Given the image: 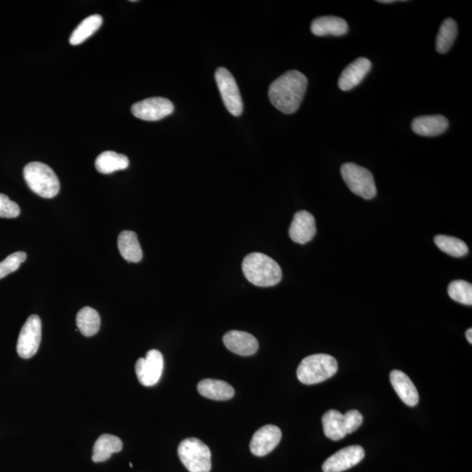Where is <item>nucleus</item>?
I'll list each match as a JSON object with an SVG mask.
<instances>
[{
	"label": "nucleus",
	"instance_id": "obj_1",
	"mask_svg": "<svg viewBox=\"0 0 472 472\" xmlns=\"http://www.w3.org/2000/svg\"><path fill=\"white\" fill-rule=\"evenodd\" d=\"M307 85V78L301 72L288 71L269 86L270 103L281 113L293 114L301 106Z\"/></svg>",
	"mask_w": 472,
	"mask_h": 472
},
{
	"label": "nucleus",
	"instance_id": "obj_2",
	"mask_svg": "<svg viewBox=\"0 0 472 472\" xmlns=\"http://www.w3.org/2000/svg\"><path fill=\"white\" fill-rule=\"evenodd\" d=\"M243 272L248 282L258 287L276 286L283 276L279 264L262 253L248 255L243 262Z\"/></svg>",
	"mask_w": 472,
	"mask_h": 472
},
{
	"label": "nucleus",
	"instance_id": "obj_3",
	"mask_svg": "<svg viewBox=\"0 0 472 472\" xmlns=\"http://www.w3.org/2000/svg\"><path fill=\"white\" fill-rule=\"evenodd\" d=\"M28 187L39 196L52 199L58 194L60 181L56 172L42 162H31L23 171Z\"/></svg>",
	"mask_w": 472,
	"mask_h": 472
},
{
	"label": "nucleus",
	"instance_id": "obj_4",
	"mask_svg": "<svg viewBox=\"0 0 472 472\" xmlns=\"http://www.w3.org/2000/svg\"><path fill=\"white\" fill-rule=\"evenodd\" d=\"M337 371L336 359L329 355L319 354L302 359L298 367L297 376L302 383L313 385L330 379Z\"/></svg>",
	"mask_w": 472,
	"mask_h": 472
},
{
	"label": "nucleus",
	"instance_id": "obj_5",
	"mask_svg": "<svg viewBox=\"0 0 472 472\" xmlns=\"http://www.w3.org/2000/svg\"><path fill=\"white\" fill-rule=\"evenodd\" d=\"M178 453L180 461L189 472H210V449L199 439H185L180 442Z\"/></svg>",
	"mask_w": 472,
	"mask_h": 472
},
{
	"label": "nucleus",
	"instance_id": "obj_6",
	"mask_svg": "<svg viewBox=\"0 0 472 472\" xmlns=\"http://www.w3.org/2000/svg\"><path fill=\"white\" fill-rule=\"evenodd\" d=\"M341 175L348 189L365 200L376 196L377 189L374 176L366 168L354 163L342 165Z\"/></svg>",
	"mask_w": 472,
	"mask_h": 472
},
{
	"label": "nucleus",
	"instance_id": "obj_7",
	"mask_svg": "<svg viewBox=\"0 0 472 472\" xmlns=\"http://www.w3.org/2000/svg\"><path fill=\"white\" fill-rule=\"evenodd\" d=\"M215 80L227 110L233 116H241L243 111V103L232 74L225 68H219L215 72Z\"/></svg>",
	"mask_w": 472,
	"mask_h": 472
},
{
	"label": "nucleus",
	"instance_id": "obj_8",
	"mask_svg": "<svg viewBox=\"0 0 472 472\" xmlns=\"http://www.w3.org/2000/svg\"><path fill=\"white\" fill-rule=\"evenodd\" d=\"M42 320L32 315L24 324L17 342V352L21 358L30 359L38 352L42 341Z\"/></svg>",
	"mask_w": 472,
	"mask_h": 472
},
{
	"label": "nucleus",
	"instance_id": "obj_9",
	"mask_svg": "<svg viewBox=\"0 0 472 472\" xmlns=\"http://www.w3.org/2000/svg\"><path fill=\"white\" fill-rule=\"evenodd\" d=\"M174 106L164 97H151L133 104L132 113L136 118L145 121H158L174 113Z\"/></svg>",
	"mask_w": 472,
	"mask_h": 472
},
{
	"label": "nucleus",
	"instance_id": "obj_10",
	"mask_svg": "<svg viewBox=\"0 0 472 472\" xmlns=\"http://www.w3.org/2000/svg\"><path fill=\"white\" fill-rule=\"evenodd\" d=\"M136 374L139 383L151 387L160 381L164 369V358L158 350H150L146 358H140L136 363Z\"/></svg>",
	"mask_w": 472,
	"mask_h": 472
},
{
	"label": "nucleus",
	"instance_id": "obj_11",
	"mask_svg": "<svg viewBox=\"0 0 472 472\" xmlns=\"http://www.w3.org/2000/svg\"><path fill=\"white\" fill-rule=\"evenodd\" d=\"M365 450L359 445L345 447L334 453L323 464L324 472H342L351 469L362 462Z\"/></svg>",
	"mask_w": 472,
	"mask_h": 472
},
{
	"label": "nucleus",
	"instance_id": "obj_12",
	"mask_svg": "<svg viewBox=\"0 0 472 472\" xmlns=\"http://www.w3.org/2000/svg\"><path fill=\"white\" fill-rule=\"evenodd\" d=\"M282 431L275 425H266L258 430L250 442L251 452L257 457H264L279 445Z\"/></svg>",
	"mask_w": 472,
	"mask_h": 472
},
{
	"label": "nucleus",
	"instance_id": "obj_13",
	"mask_svg": "<svg viewBox=\"0 0 472 472\" xmlns=\"http://www.w3.org/2000/svg\"><path fill=\"white\" fill-rule=\"evenodd\" d=\"M316 233L315 218L311 212L299 211L294 215L289 230V236L294 243H307L313 239Z\"/></svg>",
	"mask_w": 472,
	"mask_h": 472
},
{
	"label": "nucleus",
	"instance_id": "obj_14",
	"mask_svg": "<svg viewBox=\"0 0 472 472\" xmlns=\"http://www.w3.org/2000/svg\"><path fill=\"white\" fill-rule=\"evenodd\" d=\"M223 342L229 351L241 356L253 355L259 347L257 338L246 331H230L223 337Z\"/></svg>",
	"mask_w": 472,
	"mask_h": 472
},
{
	"label": "nucleus",
	"instance_id": "obj_15",
	"mask_svg": "<svg viewBox=\"0 0 472 472\" xmlns=\"http://www.w3.org/2000/svg\"><path fill=\"white\" fill-rule=\"evenodd\" d=\"M372 67V63L369 59L360 57L352 61L345 68L338 79V87L343 91H348L358 86Z\"/></svg>",
	"mask_w": 472,
	"mask_h": 472
},
{
	"label": "nucleus",
	"instance_id": "obj_16",
	"mask_svg": "<svg viewBox=\"0 0 472 472\" xmlns=\"http://www.w3.org/2000/svg\"><path fill=\"white\" fill-rule=\"evenodd\" d=\"M390 383L396 393L406 405L414 407L419 402V395L416 385L406 374L400 370L390 373Z\"/></svg>",
	"mask_w": 472,
	"mask_h": 472
},
{
	"label": "nucleus",
	"instance_id": "obj_17",
	"mask_svg": "<svg viewBox=\"0 0 472 472\" xmlns=\"http://www.w3.org/2000/svg\"><path fill=\"white\" fill-rule=\"evenodd\" d=\"M412 126L413 132L417 135L437 136L446 132L449 127V121L442 115L421 116L414 118Z\"/></svg>",
	"mask_w": 472,
	"mask_h": 472
},
{
	"label": "nucleus",
	"instance_id": "obj_18",
	"mask_svg": "<svg viewBox=\"0 0 472 472\" xmlns=\"http://www.w3.org/2000/svg\"><path fill=\"white\" fill-rule=\"evenodd\" d=\"M324 432L331 440L338 441L349 434L345 414L338 410L331 409L322 418Z\"/></svg>",
	"mask_w": 472,
	"mask_h": 472
},
{
	"label": "nucleus",
	"instance_id": "obj_19",
	"mask_svg": "<svg viewBox=\"0 0 472 472\" xmlns=\"http://www.w3.org/2000/svg\"><path fill=\"white\" fill-rule=\"evenodd\" d=\"M311 30L316 36H342L348 32V24L340 17H319L312 21Z\"/></svg>",
	"mask_w": 472,
	"mask_h": 472
},
{
	"label": "nucleus",
	"instance_id": "obj_20",
	"mask_svg": "<svg viewBox=\"0 0 472 472\" xmlns=\"http://www.w3.org/2000/svg\"><path fill=\"white\" fill-rule=\"evenodd\" d=\"M198 391L204 397L215 401H227L235 395V389L223 381L206 379L198 384Z\"/></svg>",
	"mask_w": 472,
	"mask_h": 472
},
{
	"label": "nucleus",
	"instance_id": "obj_21",
	"mask_svg": "<svg viewBox=\"0 0 472 472\" xmlns=\"http://www.w3.org/2000/svg\"><path fill=\"white\" fill-rule=\"evenodd\" d=\"M119 252L129 262H139L143 258V251L136 234L129 230L120 233L117 239Z\"/></svg>",
	"mask_w": 472,
	"mask_h": 472
},
{
	"label": "nucleus",
	"instance_id": "obj_22",
	"mask_svg": "<svg viewBox=\"0 0 472 472\" xmlns=\"http://www.w3.org/2000/svg\"><path fill=\"white\" fill-rule=\"evenodd\" d=\"M122 442L116 435L104 434L97 439L93 447L92 460L95 463L104 462L113 453L121 452Z\"/></svg>",
	"mask_w": 472,
	"mask_h": 472
},
{
	"label": "nucleus",
	"instance_id": "obj_23",
	"mask_svg": "<svg viewBox=\"0 0 472 472\" xmlns=\"http://www.w3.org/2000/svg\"><path fill=\"white\" fill-rule=\"evenodd\" d=\"M129 161L127 156L119 154L113 151H104L96 158L95 165L96 170L103 174L125 170L129 167Z\"/></svg>",
	"mask_w": 472,
	"mask_h": 472
},
{
	"label": "nucleus",
	"instance_id": "obj_24",
	"mask_svg": "<svg viewBox=\"0 0 472 472\" xmlns=\"http://www.w3.org/2000/svg\"><path fill=\"white\" fill-rule=\"evenodd\" d=\"M103 24V18L98 14L89 16L82 21L78 27L72 32L70 42L71 45L77 46L84 42L99 30Z\"/></svg>",
	"mask_w": 472,
	"mask_h": 472
},
{
	"label": "nucleus",
	"instance_id": "obj_25",
	"mask_svg": "<svg viewBox=\"0 0 472 472\" xmlns=\"http://www.w3.org/2000/svg\"><path fill=\"white\" fill-rule=\"evenodd\" d=\"M77 325L79 331L86 337H91L98 333L101 326L99 313L91 307L80 310L77 316Z\"/></svg>",
	"mask_w": 472,
	"mask_h": 472
},
{
	"label": "nucleus",
	"instance_id": "obj_26",
	"mask_svg": "<svg viewBox=\"0 0 472 472\" xmlns=\"http://www.w3.org/2000/svg\"><path fill=\"white\" fill-rule=\"evenodd\" d=\"M457 35V25L453 19L443 20L439 28L437 39H435V49L440 53H446L452 49Z\"/></svg>",
	"mask_w": 472,
	"mask_h": 472
},
{
	"label": "nucleus",
	"instance_id": "obj_27",
	"mask_svg": "<svg viewBox=\"0 0 472 472\" xmlns=\"http://www.w3.org/2000/svg\"><path fill=\"white\" fill-rule=\"evenodd\" d=\"M435 243L445 253L454 257H462L468 254L469 248L459 238L439 235L435 237Z\"/></svg>",
	"mask_w": 472,
	"mask_h": 472
},
{
	"label": "nucleus",
	"instance_id": "obj_28",
	"mask_svg": "<svg viewBox=\"0 0 472 472\" xmlns=\"http://www.w3.org/2000/svg\"><path fill=\"white\" fill-rule=\"evenodd\" d=\"M448 294L450 298L460 304L472 305V286L466 281H453L449 286Z\"/></svg>",
	"mask_w": 472,
	"mask_h": 472
},
{
	"label": "nucleus",
	"instance_id": "obj_29",
	"mask_svg": "<svg viewBox=\"0 0 472 472\" xmlns=\"http://www.w3.org/2000/svg\"><path fill=\"white\" fill-rule=\"evenodd\" d=\"M27 260V254L25 252H15L8 255L5 260L0 262V279H4L9 274L16 272L21 264Z\"/></svg>",
	"mask_w": 472,
	"mask_h": 472
},
{
	"label": "nucleus",
	"instance_id": "obj_30",
	"mask_svg": "<svg viewBox=\"0 0 472 472\" xmlns=\"http://www.w3.org/2000/svg\"><path fill=\"white\" fill-rule=\"evenodd\" d=\"M20 214L19 205L11 200L6 194L0 193V217L16 218Z\"/></svg>",
	"mask_w": 472,
	"mask_h": 472
},
{
	"label": "nucleus",
	"instance_id": "obj_31",
	"mask_svg": "<svg viewBox=\"0 0 472 472\" xmlns=\"http://www.w3.org/2000/svg\"><path fill=\"white\" fill-rule=\"evenodd\" d=\"M347 419L349 434L354 433L355 431L362 426L363 423V416L358 410H350L345 414Z\"/></svg>",
	"mask_w": 472,
	"mask_h": 472
},
{
	"label": "nucleus",
	"instance_id": "obj_32",
	"mask_svg": "<svg viewBox=\"0 0 472 472\" xmlns=\"http://www.w3.org/2000/svg\"><path fill=\"white\" fill-rule=\"evenodd\" d=\"M466 338L468 342H469L470 344H472V329L470 328V329H468L466 331Z\"/></svg>",
	"mask_w": 472,
	"mask_h": 472
},
{
	"label": "nucleus",
	"instance_id": "obj_33",
	"mask_svg": "<svg viewBox=\"0 0 472 472\" xmlns=\"http://www.w3.org/2000/svg\"><path fill=\"white\" fill-rule=\"evenodd\" d=\"M378 2L383 3V4H391V3L393 4V3H395L396 1H394V0H383V1H381V0H379V1H378Z\"/></svg>",
	"mask_w": 472,
	"mask_h": 472
}]
</instances>
